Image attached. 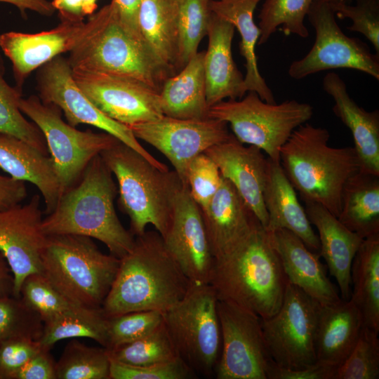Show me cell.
<instances>
[{
    "instance_id": "26",
    "label": "cell",
    "mask_w": 379,
    "mask_h": 379,
    "mask_svg": "<svg viewBox=\"0 0 379 379\" xmlns=\"http://www.w3.org/2000/svg\"><path fill=\"white\" fill-rule=\"evenodd\" d=\"M363 324L362 314L350 299L320 304L315 335L317 362L336 370L353 349Z\"/></svg>"
},
{
    "instance_id": "37",
    "label": "cell",
    "mask_w": 379,
    "mask_h": 379,
    "mask_svg": "<svg viewBox=\"0 0 379 379\" xmlns=\"http://www.w3.org/2000/svg\"><path fill=\"white\" fill-rule=\"evenodd\" d=\"M314 0H265L259 14L260 35L258 45L265 44L279 29L286 35L307 38L304 20Z\"/></svg>"
},
{
    "instance_id": "39",
    "label": "cell",
    "mask_w": 379,
    "mask_h": 379,
    "mask_svg": "<svg viewBox=\"0 0 379 379\" xmlns=\"http://www.w3.org/2000/svg\"><path fill=\"white\" fill-rule=\"evenodd\" d=\"M210 1L180 0L177 72L197 53L201 41L207 36L212 15Z\"/></svg>"
},
{
    "instance_id": "10",
    "label": "cell",
    "mask_w": 379,
    "mask_h": 379,
    "mask_svg": "<svg viewBox=\"0 0 379 379\" xmlns=\"http://www.w3.org/2000/svg\"><path fill=\"white\" fill-rule=\"evenodd\" d=\"M19 107L44 135L61 195L79 180L95 156L120 141L104 131L77 129L62 119V111L57 106L44 103L38 96L22 98Z\"/></svg>"
},
{
    "instance_id": "36",
    "label": "cell",
    "mask_w": 379,
    "mask_h": 379,
    "mask_svg": "<svg viewBox=\"0 0 379 379\" xmlns=\"http://www.w3.org/2000/svg\"><path fill=\"white\" fill-rule=\"evenodd\" d=\"M4 60L0 55V133L15 136L49 155L41 131L20 109L21 88L9 85L4 79Z\"/></svg>"
},
{
    "instance_id": "35",
    "label": "cell",
    "mask_w": 379,
    "mask_h": 379,
    "mask_svg": "<svg viewBox=\"0 0 379 379\" xmlns=\"http://www.w3.org/2000/svg\"><path fill=\"white\" fill-rule=\"evenodd\" d=\"M110 359L106 348L70 340L55 364L56 379H109Z\"/></svg>"
},
{
    "instance_id": "40",
    "label": "cell",
    "mask_w": 379,
    "mask_h": 379,
    "mask_svg": "<svg viewBox=\"0 0 379 379\" xmlns=\"http://www.w3.org/2000/svg\"><path fill=\"white\" fill-rule=\"evenodd\" d=\"M378 333L363 324L353 349L336 368L333 379L379 378Z\"/></svg>"
},
{
    "instance_id": "19",
    "label": "cell",
    "mask_w": 379,
    "mask_h": 379,
    "mask_svg": "<svg viewBox=\"0 0 379 379\" xmlns=\"http://www.w3.org/2000/svg\"><path fill=\"white\" fill-rule=\"evenodd\" d=\"M217 165L221 176L236 189L264 228L267 213L263 192L269 158L253 145H245L231 133L230 138L204 152Z\"/></svg>"
},
{
    "instance_id": "17",
    "label": "cell",
    "mask_w": 379,
    "mask_h": 379,
    "mask_svg": "<svg viewBox=\"0 0 379 379\" xmlns=\"http://www.w3.org/2000/svg\"><path fill=\"white\" fill-rule=\"evenodd\" d=\"M40 200V196L34 194L25 204L0 210V252L13 273L15 297H20L27 276L41 273V255L47 236L41 227Z\"/></svg>"
},
{
    "instance_id": "41",
    "label": "cell",
    "mask_w": 379,
    "mask_h": 379,
    "mask_svg": "<svg viewBox=\"0 0 379 379\" xmlns=\"http://www.w3.org/2000/svg\"><path fill=\"white\" fill-rule=\"evenodd\" d=\"M44 323L37 312L20 297L0 296V345L13 338H29L39 340Z\"/></svg>"
},
{
    "instance_id": "48",
    "label": "cell",
    "mask_w": 379,
    "mask_h": 379,
    "mask_svg": "<svg viewBox=\"0 0 379 379\" xmlns=\"http://www.w3.org/2000/svg\"><path fill=\"white\" fill-rule=\"evenodd\" d=\"M55 364L50 349L44 347L17 370L11 379H56Z\"/></svg>"
},
{
    "instance_id": "13",
    "label": "cell",
    "mask_w": 379,
    "mask_h": 379,
    "mask_svg": "<svg viewBox=\"0 0 379 379\" xmlns=\"http://www.w3.org/2000/svg\"><path fill=\"white\" fill-rule=\"evenodd\" d=\"M36 84L41 100L57 106L69 125L88 124L100 128L137 151L159 169L168 170L140 145L128 126L107 117L85 95L74 80L67 58L58 55L41 66Z\"/></svg>"
},
{
    "instance_id": "28",
    "label": "cell",
    "mask_w": 379,
    "mask_h": 379,
    "mask_svg": "<svg viewBox=\"0 0 379 379\" xmlns=\"http://www.w3.org/2000/svg\"><path fill=\"white\" fill-rule=\"evenodd\" d=\"M0 168L12 178L38 188L44 201V213L54 210L61 192L50 156L15 136L0 133Z\"/></svg>"
},
{
    "instance_id": "22",
    "label": "cell",
    "mask_w": 379,
    "mask_h": 379,
    "mask_svg": "<svg viewBox=\"0 0 379 379\" xmlns=\"http://www.w3.org/2000/svg\"><path fill=\"white\" fill-rule=\"evenodd\" d=\"M268 233L288 282L298 286L321 305L332 304L341 300L336 285L326 274L319 253L311 251L288 230Z\"/></svg>"
},
{
    "instance_id": "29",
    "label": "cell",
    "mask_w": 379,
    "mask_h": 379,
    "mask_svg": "<svg viewBox=\"0 0 379 379\" xmlns=\"http://www.w3.org/2000/svg\"><path fill=\"white\" fill-rule=\"evenodd\" d=\"M204 54L205 51L197 52L181 70L163 83L159 100L164 116L194 120L208 118Z\"/></svg>"
},
{
    "instance_id": "47",
    "label": "cell",
    "mask_w": 379,
    "mask_h": 379,
    "mask_svg": "<svg viewBox=\"0 0 379 379\" xmlns=\"http://www.w3.org/2000/svg\"><path fill=\"white\" fill-rule=\"evenodd\" d=\"M44 347L39 340L29 338L10 339L0 345V379L12 375Z\"/></svg>"
},
{
    "instance_id": "15",
    "label": "cell",
    "mask_w": 379,
    "mask_h": 379,
    "mask_svg": "<svg viewBox=\"0 0 379 379\" xmlns=\"http://www.w3.org/2000/svg\"><path fill=\"white\" fill-rule=\"evenodd\" d=\"M128 128L137 139L149 144L168 159L186 186L191 161L231 135L226 122L212 118L194 120L164 116Z\"/></svg>"
},
{
    "instance_id": "55",
    "label": "cell",
    "mask_w": 379,
    "mask_h": 379,
    "mask_svg": "<svg viewBox=\"0 0 379 379\" xmlns=\"http://www.w3.org/2000/svg\"><path fill=\"white\" fill-rule=\"evenodd\" d=\"M97 7V0H82V8L85 16L93 15Z\"/></svg>"
},
{
    "instance_id": "8",
    "label": "cell",
    "mask_w": 379,
    "mask_h": 379,
    "mask_svg": "<svg viewBox=\"0 0 379 379\" xmlns=\"http://www.w3.org/2000/svg\"><path fill=\"white\" fill-rule=\"evenodd\" d=\"M312 114L308 103L295 100L270 103L255 92L248 91L240 99L222 100L211 106L208 117L226 122L240 142L255 146L270 159L279 162L282 146Z\"/></svg>"
},
{
    "instance_id": "45",
    "label": "cell",
    "mask_w": 379,
    "mask_h": 379,
    "mask_svg": "<svg viewBox=\"0 0 379 379\" xmlns=\"http://www.w3.org/2000/svg\"><path fill=\"white\" fill-rule=\"evenodd\" d=\"M330 6L335 17L352 21L348 30L362 34L379 54V0H356L354 5L338 3Z\"/></svg>"
},
{
    "instance_id": "12",
    "label": "cell",
    "mask_w": 379,
    "mask_h": 379,
    "mask_svg": "<svg viewBox=\"0 0 379 379\" xmlns=\"http://www.w3.org/2000/svg\"><path fill=\"white\" fill-rule=\"evenodd\" d=\"M307 16L316 38L307 55L291 64L288 72L291 78L301 79L325 70L347 68L379 80V55L372 53L359 39L344 34L329 4L314 0Z\"/></svg>"
},
{
    "instance_id": "14",
    "label": "cell",
    "mask_w": 379,
    "mask_h": 379,
    "mask_svg": "<svg viewBox=\"0 0 379 379\" xmlns=\"http://www.w3.org/2000/svg\"><path fill=\"white\" fill-rule=\"evenodd\" d=\"M222 345L217 379H268L274 361L267 349L261 319L234 303L218 300Z\"/></svg>"
},
{
    "instance_id": "1",
    "label": "cell",
    "mask_w": 379,
    "mask_h": 379,
    "mask_svg": "<svg viewBox=\"0 0 379 379\" xmlns=\"http://www.w3.org/2000/svg\"><path fill=\"white\" fill-rule=\"evenodd\" d=\"M191 284L161 234L145 231L120 258L101 309L107 318L144 310L164 313L182 298Z\"/></svg>"
},
{
    "instance_id": "33",
    "label": "cell",
    "mask_w": 379,
    "mask_h": 379,
    "mask_svg": "<svg viewBox=\"0 0 379 379\" xmlns=\"http://www.w3.org/2000/svg\"><path fill=\"white\" fill-rule=\"evenodd\" d=\"M350 300L364 324L379 332V234L363 239L351 266Z\"/></svg>"
},
{
    "instance_id": "5",
    "label": "cell",
    "mask_w": 379,
    "mask_h": 379,
    "mask_svg": "<svg viewBox=\"0 0 379 379\" xmlns=\"http://www.w3.org/2000/svg\"><path fill=\"white\" fill-rule=\"evenodd\" d=\"M327 129L304 124L296 128L279 153V163L304 201L318 204L339 215L345 182L359 171L352 147L328 145Z\"/></svg>"
},
{
    "instance_id": "49",
    "label": "cell",
    "mask_w": 379,
    "mask_h": 379,
    "mask_svg": "<svg viewBox=\"0 0 379 379\" xmlns=\"http://www.w3.org/2000/svg\"><path fill=\"white\" fill-rule=\"evenodd\" d=\"M335 369L320 363L303 368L291 370L277 366L274 362L268 379H333Z\"/></svg>"
},
{
    "instance_id": "18",
    "label": "cell",
    "mask_w": 379,
    "mask_h": 379,
    "mask_svg": "<svg viewBox=\"0 0 379 379\" xmlns=\"http://www.w3.org/2000/svg\"><path fill=\"white\" fill-rule=\"evenodd\" d=\"M164 244L192 283H209L215 258L201 211L188 187L182 185L175 198Z\"/></svg>"
},
{
    "instance_id": "50",
    "label": "cell",
    "mask_w": 379,
    "mask_h": 379,
    "mask_svg": "<svg viewBox=\"0 0 379 379\" xmlns=\"http://www.w3.org/2000/svg\"><path fill=\"white\" fill-rule=\"evenodd\" d=\"M27 196L25 182L16 180L10 176L0 175V210L21 204Z\"/></svg>"
},
{
    "instance_id": "4",
    "label": "cell",
    "mask_w": 379,
    "mask_h": 379,
    "mask_svg": "<svg viewBox=\"0 0 379 379\" xmlns=\"http://www.w3.org/2000/svg\"><path fill=\"white\" fill-rule=\"evenodd\" d=\"M69 53L72 69L133 78L159 93L171 76L142 37L123 22L112 1L90 16L81 38Z\"/></svg>"
},
{
    "instance_id": "11",
    "label": "cell",
    "mask_w": 379,
    "mask_h": 379,
    "mask_svg": "<svg viewBox=\"0 0 379 379\" xmlns=\"http://www.w3.org/2000/svg\"><path fill=\"white\" fill-rule=\"evenodd\" d=\"M320 303L288 282L281 305L272 317L261 319L268 352L274 364L295 370L317 362L315 335Z\"/></svg>"
},
{
    "instance_id": "30",
    "label": "cell",
    "mask_w": 379,
    "mask_h": 379,
    "mask_svg": "<svg viewBox=\"0 0 379 379\" xmlns=\"http://www.w3.org/2000/svg\"><path fill=\"white\" fill-rule=\"evenodd\" d=\"M180 0H142L138 30L149 49L171 76L177 73Z\"/></svg>"
},
{
    "instance_id": "25",
    "label": "cell",
    "mask_w": 379,
    "mask_h": 379,
    "mask_svg": "<svg viewBox=\"0 0 379 379\" xmlns=\"http://www.w3.org/2000/svg\"><path fill=\"white\" fill-rule=\"evenodd\" d=\"M305 203L308 219L318 232L319 255L324 259L330 275L337 282L340 298L347 300L352 292V263L364 239L347 228L324 207L313 202Z\"/></svg>"
},
{
    "instance_id": "34",
    "label": "cell",
    "mask_w": 379,
    "mask_h": 379,
    "mask_svg": "<svg viewBox=\"0 0 379 379\" xmlns=\"http://www.w3.org/2000/svg\"><path fill=\"white\" fill-rule=\"evenodd\" d=\"M39 339L43 347L50 349L58 341L77 338H87L106 348L107 318L101 308L79 307L44 321Z\"/></svg>"
},
{
    "instance_id": "51",
    "label": "cell",
    "mask_w": 379,
    "mask_h": 379,
    "mask_svg": "<svg viewBox=\"0 0 379 379\" xmlns=\"http://www.w3.org/2000/svg\"><path fill=\"white\" fill-rule=\"evenodd\" d=\"M51 2L58 11L61 20L84 21L82 0H53Z\"/></svg>"
},
{
    "instance_id": "43",
    "label": "cell",
    "mask_w": 379,
    "mask_h": 379,
    "mask_svg": "<svg viewBox=\"0 0 379 379\" xmlns=\"http://www.w3.org/2000/svg\"><path fill=\"white\" fill-rule=\"evenodd\" d=\"M163 313L144 310L107 318V344L111 350L138 340L159 326Z\"/></svg>"
},
{
    "instance_id": "16",
    "label": "cell",
    "mask_w": 379,
    "mask_h": 379,
    "mask_svg": "<svg viewBox=\"0 0 379 379\" xmlns=\"http://www.w3.org/2000/svg\"><path fill=\"white\" fill-rule=\"evenodd\" d=\"M80 90L105 114L128 127L164 117L159 93L133 78L72 69Z\"/></svg>"
},
{
    "instance_id": "6",
    "label": "cell",
    "mask_w": 379,
    "mask_h": 379,
    "mask_svg": "<svg viewBox=\"0 0 379 379\" xmlns=\"http://www.w3.org/2000/svg\"><path fill=\"white\" fill-rule=\"evenodd\" d=\"M100 154L116 178L119 208L129 218L131 233L140 236L152 225L163 237L183 185L177 173L159 169L121 141Z\"/></svg>"
},
{
    "instance_id": "9",
    "label": "cell",
    "mask_w": 379,
    "mask_h": 379,
    "mask_svg": "<svg viewBox=\"0 0 379 379\" xmlns=\"http://www.w3.org/2000/svg\"><path fill=\"white\" fill-rule=\"evenodd\" d=\"M218 299L208 283H192L185 295L163 313L179 357L196 373L215 376L222 336Z\"/></svg>"
},
{
    "instance_id": "44",
    "label": "cell",
    "mask_w": 379,
    "mask_h": 379,
    "mask_svg": "<svg viewBox=\"0 0 379 379\" xmlns=\"http://www.w3.org/2000/svg\"><path fill=\"white\" fill-rule=\"evenodd\" d=\"M222 176L215 162L205 153L195 157L187 171V183L192 199L205 211L218 192Z\"/></svg>"
},
{
    "instance_id": "54",
    "label": "cell",
    "mask_w": 379,
    "mask_h": 379,
    "mask_svg": "<svg viewBox=\"0 0 379 379\" xmlns=\"http://www.w3.org/2000/svg\"><path fill=\"white\" fill-rule=\"evenodd\" d=\"M14 279L11 270L0 252V296L13 295Z\"/></svg>"
},
{
    "instance_id": "52",
    "label": "cell",
    "mask_w": 379,
    "mask_h": 379,
    "mask_svg": "<svg viewBox=\"0 0 379 379\" xmlns=\"http://www.w3.org/2000/svg\"><path fill=\"white\" fill-rule=\"evenodd\" d=\"M142 0H112L116 6L123 22L133 31L138 34L136 15L138 7Z\"/></svg>"
},
{
    "instance_id": "56",
    "label": "cell",
    "mask_w": 379,
    "mask_h": 379,
    "mask_svg": "<svg viewBox=\"0 0 379 379\" xmlns=\"http://www.w3.org/2000/svg\"><path fill=\"white\" fill-rule=\"evenodd\" d=\"M329 4H334L338 3H348L350 4L352 0H322Z\"/></svg>"
},
{
    "instance_id": "32",
    "label": "cell",
    "mask_w": 379,
    "mask_h": 379,
    "mask_svg": "<svg viewBox=\"0 0 379 379\" xmlns=\"http://www.w3.org/2000/svg\"><path fill=\"white\" fill-rule=\"evenodd\" d=\"M338 218L362 239L379 234V176L359 171L348 179Z\"/></svg>"
},
{
    "instance_id": "38",
    "label": "cell",
    "mask_w": 379,
    "mask_h": 379,
    "mask_svg": "<svg viewBox=\"0 0 379 379\" xmlns=\"http://www.w3.org/2000/svg\"><path fill=\"white\" fill-rule=\"evenodd\" d=\"M107 351L110 359L131 366H147L180 358L164 321L147 335Z\"/></svg>"
},
{
    "instance_id": "20",
    "label": "cell",
    "mask_w": 379,
    "mask_h": 379,
    "mask_svg": "<svg viewBox=\"0 0 379 379\" xmlns=\"http://www.w3.org/2000/svg\"><path fill=\"white\" fill-rule=\"evenodd\" d=\"M84 21L61 20L55 28L38 33L8 32L0 34V48L12 63L16 86L22 88L36 69L65 52H70L81 38Z\"/></svg>"
},
{
    "instance_id": "3",
    "label": "cell",
    "mask_w": 379,
    "mask_h": 379,
    "mask_svg": "<svg viewBox=\"0 0 379 379\" xmlns=\"http://www.w3.org/2000/svg\"><path fill=\"white\" fill-rule=\"evenodd\" d=\"M287 283L270 234L260 225L234 251L215 259L208 284L218 300L267 319L280 308Z\"/></svg>"
},
{
    "instance_id": "21",
    "label": "cell",
    "mask_w": 379,
    "mask_h": 379,
    "mask_svg": "<svg viewBox=\"0 0 379 379\" xmlns=\"http://www.w3.org/2000/svg\"><path fill=\"white\" fill-rule=\"evenodd\" d=\"M201 213L215 259L234 251L262 225L234 187L222 177L218 192Z\"/></svg>"
},
{
    "instance_id": "31",
    "label": "cell",
    "mask_w": 379,
    "mask_h": 379,
    "mask_svg": "<svg viewBox=\"0 0 379 379\" xmlns=\"http://www.w3.org/2000/svg\"><path fill=\"white\" fill-rule=\"evenodd\" d=\"M260 0H211V11L233 25L241 36L239 52L245 60L244 86L246 92L254 91L270 103L276 102L273 93L258 67L255 46L260 30L253 18L255 9Z\"/></svg>"
},
{
    "instance_id": "2",
    "label": "cell",
    "mask_w": 379,
    "mask_h": 379,
    "mask_svg": "<svg viewBox=\"0 0 379 379\" xmlns=\"http://www.w3.org/2000/svg\"><path fill=\"white\" fill-rule=\"evenodd\" d=\"M112 175L100 154L95 156L79 180L60 196L54 210L43 218L44 234L95 239L119 259L129 253L135 238L116 213L118 190Z\"/></svg>"
},
{
    "instance_id": "42",
    "label": "cell",
    "mask_w": 379,
    "mask_h": 379,
    "mask_svg": "<svg viewBox=\"0 0 379 379\" xmlns=\"http://www.w3.org/2000/svg\"><path fill=\"white\" fill-rule=\"evenodd\" d=\"M20 297L39 314L43 322L80 307L61 294L41 273H33L25 278L21 285Z\"/></svg>"
},
{
    "instance_id": "7",
    "label": "cell",
    "mask_w": 379,
    "mask_h": 379,
    "mask_svg": "<svg viewBox=\"0 0 379 379\" xmlns=\"http://www.w3.org/2000/svg\"><path fill=\"white\" fill-rule=\"evenodd\" d=\"M41 273L74 304L101 308L117 275L120 259L102 253L92 238L47 236Z\"/></svg>"
},
{
    "instance_id": "23",
    "label": "cell",
    "mask_w": 379,
    "mask_h": 379,
    "mask_svg": "<svg viewBox=\"0 0 379 379\" xmlns=\"http://www.w3.org/2000/svg\"><path fill=\"white\" fill-rule=\"evenodd\" d=\"M323 88L334 100L333 112L350 129L359 171L379 176V112H368L350 96L345 81L335 72L323 79Z\"/></svg>"
},
{
    "instance_id": "53",
    "label": "cell",
    "mask_w": 379,
    "mask_h": 379,
    "mask_svg": "<svg viewBox=\"0 0 379 379\" xmlns=\"http://www.w3.org/2000/svg\"><path fill=\"white\" fill-rule=\"evenodd\" d=\"M0 2L15 6L22 15H24L27 10L46 16L51 15L55 11L51 2L48 0H0Z\"/></svg>"
},
{
    "instance_id": "46",
    "label": "cell",
    "mask_w": 379,
    "mask_h": 379,
    "mask_svg": "<svg viewBox=\"0 0 379 379\" xmlns=\"http://www.w3.org/2000/svg\"><path fill=\"white\" fill-rule=\"evenodd\" d=\"M197 376L180 358L147 366H131L110 359L109 379H192Z\"/></svg>"
},
{
    "instance_id": "24",
    "label": "cell",
    "mask_w": 379,
    "mask_h": 379,
    "mask_svg": "<svg viewBox=\"0 0 379 379\" xmlns=\"http://www.w3.org/2000/svg\"><path fill=\"white\" fill-rule=\"evenodd\" d=\"M235 28L212 12L204 54L206 102L208 107L225 99H240L247 93L244 76L234 61L232 44Z\"/></svg>"
},
{
    "instance_id": "27",
    "label": "cell",
    "mask_w": 379,
    "mask_h": 379,
    "mask_svg": "<svg viewBox=\"0 0 379 379\" xmlns=\"http://www.w3.org/2000/svg\"><path fill=\"white\" fill-rule=\"evenodd\" d=\"M263 200L267 213L268 232L286 229L298 236L312 251H319V241L300 204L296 190L279 162L269 159Z\"/></svg>"
}]
</instances>
